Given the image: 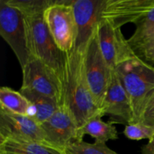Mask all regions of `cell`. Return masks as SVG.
Instances as JSON below:
<instances>
[{
	"label": "cell",
	"mask_w": 154,
	"mask_h": 154,
	"mask_svg": "<svg viewBox=\"0 0 154 154\" xmlns=\"http://www.w3.org/2000/svg\"><path fill=\"white\" fill-rule=\"evenodd\" d=\"M102 117V114H99L84 123L78 131L79 141H83L86 135H90L95 139V142L99 144H106L107 141L118 138V132L114 124L111 122L103 121Z\"/></svg>",
	"instance_id": "2e32d148"
},
{
	"label": "cell",
	"mask_w": 154,
	"mask_h": 154,
	"mask_svg": "<svg viewBox=\"0 0 154 154\" xmlns=\"http://www.w3.org/2000/svg\"><path fill=\"white\" fill-rule=\"evenodd\" d=\"M134 54L144 64L154 69V33L128 39Z\"/></svg>",
	"instance_id": "ac0fdd59"
},
{
	"label": "cell",
	"mask_w": 154,
	"mask_h": 154,
	"mask_svg": "<svg viewBox=\"0 0 154 154\" xmlns=\"http://www.w3.org/2000/svg\"><path fill=\"white\" fill-rule=\"evenodd\" d=\"M22 12L27 44L32 57L52 68L63 82L66 54L56 45L44 18V11L51 0H7Z\"/></svg>",
	"instance_id": "6da1fadb"
},
{
	"label": "cell",
	"mask_w": 154,
	"mask_h": 154,
	"mask_svg": "<svg viewBox=\"0 0 154 154\" xmlns=\"http://www.w3.org/2000/svg\"><path fill=\"white\" fill-rule=\"evenodd\" d=\"M44 18L57 48L64 54L73 51L77 26L72 0H51L44 11Z\"/></svg>",
	"instance_id": "277c9868"
},
{
	"label": "cell",
	"mask_w": 154,
	"mask_h": 154,
	"mask_svg": "<svg viewBox=\"0 0 154 154\" xmlns=\"http://www.w3.org/2000/svg\"><path fill=\"white\" fill-rule=\"evenodd\" d=\"M153 5L154 0H105L101 20L121 29L125 24L136 23Z\"/></svg>",
	"instance_id": "4fadbf2b"
},
{
	"label": "cell",
	"mask_w": 154,
	"mask_h": 154,
	"mask_svg": "<svg viewBox=\"0 0 154 154\" xmlns=\"http://www.w3.org/2000/svg\"><path fill=\"white\" fill-rule=\"evenodd\" d=\"M20 93L23 95L31 103L29 117L40 125L48 120L61 105L55 99L28 89L20 88Z\"/></svg>",
	"instance_id": "5bb4252c"
},
{
	"label": "cell",
	"mask_w": 154,
	"mask_h": 154,
	"mask_svg": "<svg viewBox=\"0 0 154 154\" xmlns=\"http://www.w3.org/2000/svg\"><path fill=\"white\" fill-rule=\"evenodd\" d=\"M105 0H72L77 39L75 48L85 51L101 20Z\"/></svg>",
	"instance_id": "30bf717a"
},
{
	"label": "cell",
	"mask_w": 154,
	"mask_h": 154,
	"mask_svg": "<svg viewBox=\"0 0 154 154\" xmlns=\"http://www.w3.org/2000/svg\"><path fill=\"white\" fill-rule=\"evenodd\" d=\"M141 154H154V137L141 148Z\"/></svg>",
	"instance_id": "603a6c76"
},
{
	"label": "cell",
	"mask_w": 154,
	"mask_h": 154,
	"mask_svg": "<svg viewBox=\"0 0 154 154\" xmlns=\"http://www.w3.org/2000/svg\"><path fill=\"white\" fill-rule=\"evenodd\" d=\"M85 69L89 87L96 104L101 109L114 70L108 66L102 56L96 30L85 51Z\"/></svg>",
	"instance_id": "52a82bcc"
},
{
	"label": "cell",
	"mask_w": 154,
	"mask_h": 154,
	"mask_svg": "<svg viewBox=\"0 0 154 154\" xmlns=\"http://www.w3.org/2000/svg\"><path fill=\"white\" fill-rule=\"evenodd\" d=\"M96 35L102 56L112 70H115L122 62L135 56L121 29L115 28L102 20L96 28Z\"/></svg>",
	"instance_id": "9c48e42d"
},
{
	"label": "cell",
	"mask_w": 154,
	"mask_h": 154,
	"mask_svg": "<svg viewBox=\"0 0 154 154\" xmlns=\"http://www.w3.org/2000/svg\"><path fill=\"white\" fill-rule=\"evenodd\" d=\"M115 72L130 99L133 123H137L147 99L154 91V69L133 56L120 63Z\"/></svg>",
	"instance_id": "3957f363"
},
{
	"label": "cell",
	"mask_w": 154,
	"mask_h": 154,
	"mask_svg": "<svg viewBox=\"0 0 154 154\" xmlns=\"http://www.w3.org/2000/svg\"><path fill=\"white\" fill-rule=\"evenodd\" d=\"M125 136L132 141L150 140L154 137V129L140 123H132L125 126L123 130Z\"/></svg>",
	"instance_id": "ffe728a7"
},
{
	"label": "cell",
	"mask_w": 154,
	"mask_h": 154,
	"mask_svg": "<svg viewBox=\"0 0 154 154\" xmlns=\"http://www.w3.org/2000/svg\"><path fill=\"white\" fill-rule=\"evenodd\" d=\"M137 123L154 129V91L147 99Z\"/></svg>",
	"instance_id": "7402d4cb"
},
{
	"label": "cell",
	"mask_w": 154,
	"mask_h": 154,
	"mask_svg": "<svg viewBox=\"0 0 154 154\" xmlns=\"http://www.w3.org/2000/svg\"><path fill=\"white\" fill-rule=\"evenodd\" d=\"M48 145L65 152L78 139V125L72 111L63 104L48 120L41 124ZM66 153V152H65Z\"/></svg>",
	"instance_id": "ba28073f"
},
{
	"label": "cell",
	"mask_w": 154,
	"mask_h": 154,
	"mask_svg": "<svg viewBox=\"0 0 154 154\" xmlns=\"http://www.w3.org/2000/svg\"><path fill=\"white\" fill-rule=\"evenodd\" d=\"M0 107L21 115L29 116L31 109L29 101L20 93L8 87L0 88Z\"/></svg>",
	"instance_id": "e0dca14e"
},
{
	"label": "cell",
	"mask_w": 154,
	"mask_h": 154,
	"mask_svg": "<svg viewBox=\"0 0 154 154\" xmlns=\"http://www.w3.org/2000/svg\"><path fill=\"white\" fill-rule=\"evenodd\" d=\"M101 111L104 116L109 117V122L113 124L118 123L126 126L134 121L130 99L115 70L113 72Z\"/></svg>",
	"instance_id": "7c38bea8"
},
{
	"label": "cell",
	"mask_w": 154,
	"mask_h": 154,
	"mask_svg": "<svg viewBox=\"0 0 154 154\" xmlns=\"http://www.w3.org/2000/svg\"><path fill=\"white\" fill-rule=\"evenodd\" d=\"M135 25V32L132 35L131 38H137L154 33V5Z\"/></svg>",
	"instance_id": "44dd1931"
},
{
	"label": "cell",
	"mask_w": 154,
	"mask_h": 154,
	"mask_svg": "<svg viewBox=\"0 0 154 154\" xmlns=\"http://www.w3.org/2000/svg\"><path fill=\"white\" fill-rule=\"evenodd\" d=\"M0 35L13 51L21 69H23L32 58L23 15L7 0H0Z\"/></svg>",
	"instance_id": "5b68a950"
},
{
	"label": "cell",
	"mask_w": 154,
	"mask_h": 154,
	"mask_svg": "<svg viewBox=\"0 0 154 154\" xmlns=\"http://www.w3.org/2000/svg\"><path fill=\"white\" fill-rule=\"evenodd\" d=\"M85 51L75 48L66 54L63 77V104L73 114L79 129L95 116L102 114L104 117L89 87L86 75Z\"/></svg>",
	"instance_id": "7a4b0ae2"
},
{
	"label": "cell",
	"mask_w": 154,
	"mask_h": 154,
	"mask_svg": "<svg viewBox=\"0 0 154 154\" xmlns=\"http://www.w3.org/2000/svg\"><path fill=\"white\" fill-rule=\"evenodd\" d=\"M0 154H66L44 143L5 138L0 140Z\"/></svg>",
	"instance_id": "9a60e30c"
},
{
	"label": "cell",
	"mask_w": 154,
	"mask_h": 154,
	"mask_svg": "<svg viewBox=\"0 0 154 154\" xmlns=\"http://www.w3.org/2000/svg\"><path fill=\"white\" fill-rule=\"evenodd\" d=\"M5 138L46 144L45 134L40 124L29 116L15 114L0 107V140Z\"/></svg>",
	"instance_id": "8fae6325"
},
{
	"label": "cell",
	"mask_w": 154,
	"mask_h": 154,
	"mask_svg": "<svg viewBox=\"0 0 154 154\" xmlns=\"http://www.w3.org/2000/svg\"><path fill=\"white\" fill-rule=\"evenodd\" d=\"M66 154H119L106 145V144L88 143L83 141H75L66 149Z\"/></svg>",
	"instance_id": "d6986e66"
},
{
	"label": "cell",
	"mask_w": 154,
	"mask_h": 154,
	"mask_svg": "<svg viewBox=\"0 0 154 154\" xmlns=\"http://www.w3.org/2000/svg\"><path fill=\"white\" fill-rule=\"evenodd\" d=\"M21 88L32 90L43 96L52 98L60 105L63 104V82L57 72L41 61L32 57L22 69Z\"/></svg>",
	"instance_id": "8992f818"
}]
</instances>
